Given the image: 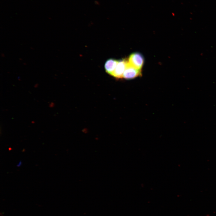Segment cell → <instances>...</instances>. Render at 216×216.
Listing matches in <instances>:
<instances>
[{
    "label": "cell",
    "mask_w": 216,
    "mask_h": 216,
    "mask_svg": "<svg viewBox=\"0 0 216 216\" xmlns=\"http://www.w3.org/2000/svg\"><path fill=\"white\" fill-rule=\"evenodd\" d=\"M128 62L132 66L138 69L141 70L143 65L144 59L143 56L139 53H134L130 56Z\"/></svg>",
    "instance_id": "cell-1"
},
{
    "label": "cell",
    "mask_w": 216,
    "mask_h": 216,
    "mask_svg": "<svg viewBox=\"0 0 216 216\" xmlns=\"http://www.w3.org/2000/svg\"><path fill=\"white\" fill-rule=\"evenodd\" d=\"M141 75V70L137 69L132 66L128 61L122 78L127 80L132 79Z\"/></svg>",
    "instance_id": "cell-2"
},
{
    "label": "cell",
    "mask_w": 216,
    "mask_h": 216,
    "mask_svg": "<svg viewBox=\"0 0 216 216\" xmlns=\"http://www.w3.org/2000/svg\"><path fill=\"white\" fill-rule=\"evenodd\" d=\"M128 62V61L125 59L118 61L116 67L112 76L117 78H122Z\"/></svg>",
    "instance_id": "cell-3"
},
{
    "label": "cell",
    "mask_w": 216,
    "mask_h": 216,
    "mask_svg": "<svg viewBox=\"0 0 216 216\" xmlns=\"http://www.w3.org/2000/svg\"><path fill=\"white\" fill-rule=\"evenodd\" d=\"M118 61L113 59L108 60L105 62L104 68L106 71L112 75L117 66Z\"/></svg>",
    "instance_id": "cell-4"
},
{
    "label": "cell",
    "mask_w": 216,
    "mask_h": 216,
    "mask_svg": "<svg viewBox=\"0 0 216 216\" xmlns=\"http://www.w3.org/2000/svg\"><path fill=\"white\" fill-rule=\"evenodd\" d=\"M22 163V162L21 161H20L19 162V163L17 165V167H20Z\"/></svg>",
    "instance_id": "cell-5"
}]
</instances>
